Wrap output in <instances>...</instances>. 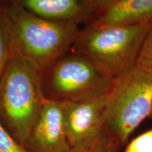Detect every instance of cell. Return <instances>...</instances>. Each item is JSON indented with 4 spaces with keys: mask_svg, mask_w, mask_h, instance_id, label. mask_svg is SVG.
Wrapping results in <instances>:
<instances>
[{
    "mask_svg": "<svg viewBox=\"0 0 152 152\" xmlns=\"http://www.w3.org/2000/svg\"><path fill=\"white\" fill-rule=\"evenodd\" d=\"M42 71L11 49L0 79V118L7 130L26 148L45 99Z\"/></svg>",
    "mask_w": 152,
    "mask_h": 152,
    "instance_id": "6da1fadb",
    "label": "cell"
},
{
    "mask_svg": "<svg viewBox=\"0 0 152 152\" xmlns=\"http://www.w3.org/2000/svg\"><path fill=\"white\" fill-rule=\"evenodd\" d=\"M2 11L11 49L35 64L43 73L68 52L79 33L77 25L42 18L17 1H11Z\"/></svg>",
    "mask_w": 152,
    "mask_h": 152,
    "instance_id": "7a4b0ae2",
    "label": "cell"
},
{
    "mask_svg": "<svg viewBox=\"0 0 152 152\" xmlns=\"http://www.w3.org/2000/svg\"><path fill=\"white\" fill-rule=\"evenodd\" d=\"M152 23L106 27L89 23L80 30L72 48L84 55L113 80L136 66Z\"/></svg>",
    "mask_w": 152,
    "mask_h": 152,
    "instance_id": "3957f363",
    "label": "cell"
},
{
    "mask_svg": "<svg viewBox=\"0 0 152 152\" xmlns=\"http://www.w3.org/2000/svg\"><path fill=\"white\" fill-rule=\"evenodd\" d=\"M152 117V69L135 66L113 80L107 95L104 131L119 147Z\"/></svg>",
    "mask_w": 152,
    "mask_h": 152,
    "instance_id": "277c9868",
    "label": "cell"
},
{
    "mask_svg": "<svg viewBox=\"0 0 152 152\" xmlns=\"http://www.w3.org/2000/svg\"><path fill=\"white\" fill-rule=\"evenodd\" d=\"M47 72L45 97L80 102L107 96L113 79L92 60L80 53H66Z\"/></svg>",
    "mask_w": 152,
    "mask_h": 152,
    "instance_id": "5b68a950",
    "label": "cell"
},
{
    "mask_svg": "<svg viewBox=\"0 0 152 152\" xmlns=\"http://www.w3.org/2000/svg\"><path fill=\"white\" fill-rule=\"evenodd\" d=\"M62 102L70 147L91 151L104 132L107 96L80 102Z\"/></svg>",
    "mask_w": 152,
    "mask_h": 152,
    "instance_id": "8992f818",
    "label": "cell"
},
{
    "mask_svg": "<svg viewBox=\"0 0 152 152\" xmlns=\"http://www.w3.org/2000/svg\"><path fill=\"white\" fill-rule=\"evenodd\" d=\"M29 152H69L62 101L45 97L26 145Z\"/></svg>",
    "mask_w": 152,
    "mask_h": 152,
    "instance_id": "52a82bcc",
    "label": "cell"
},
{
    "mask_svg": "<svg viewBox=\"0 0 152 152\" xmlns=\"http://www.w3.org/2000/svg\"><path fill=\"white\" fill-rule=\"evenodd\" d=\"M18 3L37 16L54 22L79 26L92 22L104 0H19Z\"/></svg>",
    "mask_w": 152,
    "mask_h": 152,
    "instance_id": "ba28073f",
    "label": "cell"
},
{
    "mask_svg": "<svg viewBox=\"0 0 152 152\" xmlns=\"http://www.w3.org/2000/svg\"><path fill=\"white\" fill-rule=\"evenodd\" d=\"M90 23L106 27L152 23V0H104Z\"/></svg>",
    "mask_w": 152,
    "mask_h": 152,
    "instance_id": "9c48e42d",
    "label": "cell"
},
{
    "mask_svg": "<svg viewBox=\"0 0 152 152\" xmlns=\"http://www.w3.org/2000/svg\"><path fill=\"white\" fill-rule=\"evenodd\" d=\"M11 54L10 35L7 20L1 8L0 12V79L7 68Z\"/></svg>",
    "mask_w": 152,
    "mask_h": 152,
    "instance_id": "30bf717a",
    "label": "cell"
},
{
    "mask_svg": "<svg viewBox=\"0 0 152 152\" xmlns=\"http://www.w3.org/2000/svg\"><path fill=\"white\" fill-rule=\"evenodd\" d=\"M0 152H29L9 133L0 121Z\"/></svg>",
    "mask_w": 152,
    "mask_h": 152,
    "instance_id": "8fae6325",
    "label": "cell"
},
{
    "mask_svg": "<svg viewBox=\"0 0 152 152\" xmlns=\"http://www.w3.org/2000/svg\"><path fill=\"white\" fill-rule=\"evenodd\" d=\"M124 152H152V129L132 140Z\"/></svg>",
    "mask_w": 152,
    "mask_h": 152,
    "instance_id": "7c38bea8",
    "label": "cell"
},
{
    "mask_svg": "<svg viewBox=\"0 0 152 152\" xmlns=\"http://www.w3.org/2000/svg\"><path fill=\"white\" fill-rule=\"evenodd\" d=\"M136 66L152 69V27L144 42Z\"/></svg>",
    "mask_w": 152,
    "mask_h": 152,
    "instance_id": "4fadbf2b",
    "label": "cell"
},
{
    "mask_svg": "<svg viewBox=\"0 0 152 152\" xmlns=\"http://www.w3.org/2000/svg\"><path fill=\"white\" fill-rule=\"evenodd\" d=\"M118 148L116 143L104 131L97 143L90 152H118Z\"/></svg>",
    "mask_w": 152,
    "mask_h": 152,
    "instance_id": "5bb4252c",
    "label": "cell"
},
{
    "mask_svg": "<svg viewBox=\"0 0 152 152\" xmlns=\"http://www.w3.org/2000/svg\"><path fill=\"white\" fill-rule=\"evenodd\" d=\"M91 151H86V150H80L76 149H71L69 152H90Z\"/></svg>",
    "mask_w": 152,
    "mask_h": 152,
    "instance_id": "9a60e30c",
    "label": "cell"
},
{
    "mask_svg": "<svg viewBox=\"0 0 152 152\" xmlns=\"http://www.w3.org/2000/svg\"><path fill=\"white\" fill-rule=\"evenodd\" d=\"M1 7H0V12H1Z\"/></svg>",
    "mask_w": 152,
    "mask_h": 152,
    "instance_id": "2e32d148",
    "label": "cell"
}]
</instances>
